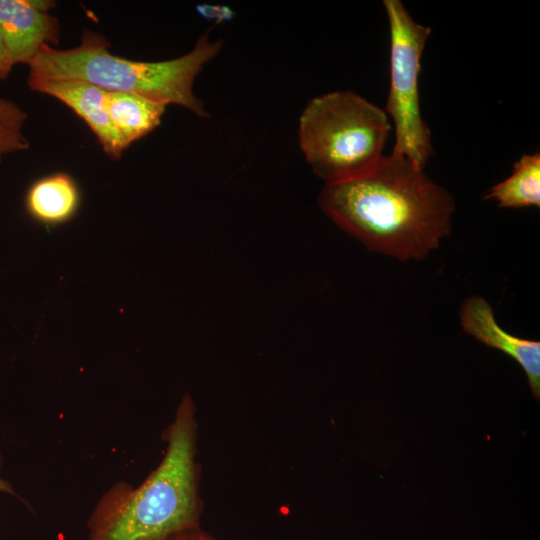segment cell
<instances>
[{"mask_svg":"<svg viewBox=\"0 0 540 540\" xmlns=\"http://www.w3.org/2000/svg\"><path fill=\"white\" fill-rule=\"evenodd\" d=\"M13 63L0 32V81L4 80L10 73Z\"/></svg>","mask_w":540,"mask_h":540,"instance_id":"obj_15","label":"cell"},{"mask_svg":"<svg viewBox=\"0 0 540 540\" xmlns=\"http://www.w3.org/2000/svg\"><path fill=\"white\" fill-rule=\"evenodd\" d=\"M485 199L504 208L540 206V154H524L514 163L512 174L494 185Z\"/></svg>","mask_w":540,"mask_h":540,"instance_id":"obj_11","label":"cell"},{"mask_svg":"<svg viewBox=\"0 0 540 540\" xmlns=\"http://www.w3.org/2000/svg\"><path fill=\"white\" fill-rule=\"evenodd\" d=\"M26 119L22 108L0 96V162L6 155L29 149L23 130Z\"/></svg>","mask_w":540,"mask_h":540,"instance_id":"obj_12","label":"cell"},{"mask_svg":"<svg viewBox=\"0 0 540 540\" xmlns=\"http://www.w3.org/2000/svg\"><path fill=\"white\" fill-rule=\"evenodd\" d=\"M164 439L162 460L140 485L121 481L102 495L87 523L88 540H167L200 527L198 424L190 394L181 399Z\"/></svg>","mask_w":540,"mask_h":540,"instance_id":"obj_2","label":"cell"},{"mask_svg":"<svg viewBox=\"0 0 540 540\" xmlns=\"http://www.w3.org/2000/svg\"><path fill=\"white\" fill-rule=\"evenodd\" d=\"M462 330L484 345L512 357L524 370L530 391L540 399V342L514 336L497 323L492 306L481 296L473 295L461 305Z\"/></svg>","mask_w":540,"mask_h":540,"instance_id":"obj_7","label":"cell"},{"mask_svg":"<svg viewBox=\"0 0 540 540\" xmlns=\"http://www.w3.org/2000/svg\"><path fill=\"white\" fill-rule=\"evenodd\" d=\"M167 540H218L201 527L189 529L180 533H177Z\"/></svg>","mask_w":540,"mask_h":540,"instance_id":"obj_14","label":"cell"},{"mask_svg":"<svg viewBox=\"0 0 540 540\" xmlns=\"http://www.w3.org/2000/svg\"><path fill=\"white\" fill-rule=\"evenodd\" d=\"M47 0H0V32L13 65L29 64L39 50L58 44L59 21Z\"/></svg>","mask_w":540,"mask_h":540,"instance_id":"obj_6","label":"cell"},{"mask_svg":"<svg viewBox=\"0 0 540 540\" xmlns=\"http://www.w3.org/2000/svg\"><path fill=\"white\" fill-rule=\"evenodd\" d=\"M196 10L203 18L216 24L229 21L234 17V11L224 5L202 4L198 5Z\"/></svg>","mask_w":540,"mask_h":540,"instance_id":"obj_13","label":"cell"},{"mask_svg":"<svg viewBox=\"0 0 540 540\" xmlns=\"http://www.w3.org/2000/svg\"><path fill=\"white\" fill-rule=\"evenodd\" d=\"M80 204V191L75 180L63 172L36 180L25 197L27 213L45 225H60L69 221Z\"/></svg>","mask_w":540,"mask_h":540,"instance_id":"obj_9","label":"cell"},{"mask_svg":"<svg viewBox=\"0 0 540 540\" xmlns=\"http://www.w3.org/2000/svg\"><path fill=\"white\" fill-rule=\"evenodd\" d=\"M391 131L386 112L351 91L313 98L299 119V144L325 184L350 180L375 167Z\"/></svg>","mask_w":540,"mask_h":540,"instance_id":"obj_4","label":"cell"},{"mask_svg":"<svg viewBox=\"0 0 540 540\" xmlns=\"http://www.w3.org/2000/svg\"><path fill=\"white\" fill-rule=\"evenodd\" d=\"M166 106L163 103L124 92L107 91L104 97L105 110L127 147L160 125Z\"/></svg>","mask_w":540,"mask_h":540,"instance_id":"obj_10","label":"cell"},{"mask_svg":"<svg viewBox=\"0 0 540 540\" xmlns=\"http://www.w3.org/2000/svg\"><path fill=\"white\" fill-rule=\"evenodd\" d=\"M319 205L369 251L421 260L451 233L454 197L421 168L390 154L365 174L325 184Z\"/></svg>","mask_w":540,"mask_h":540,"instance_id":"obj_1","label":"cell"},{"mask_svg":"<svg viewBox=\"0 0 540 540\" xmlns=\"http://www.w3.org/2000/svg\"><path fill=\"white\" fill-rule=\"evenodd\" d=\"M208 34L209 31L203 34L183 56L148 62L113 55L104 36L85 29L80 44L74 48L43 46L28 64V77L87 82L106 91L135 94L165 105L176 104L199 117H207L193 85L204 65L222 47L220 39L211 40Z\"/></svg>","mask_w":540,"mask_h":540,"instance_id":"obj_3","label":"cell"},{"mask_svg":"<svg viewBox=\"0 0 540 540\" xmlns=\"http://www.w3.org/2000/svg\"><path fill=\"white\" fill-rule=\"evenodd\" d=\"M0 464H1V454H0ZM0 491L7 492L12 495H16L12 486L1 477H0Z\"/></svg>","mask_w":540,"mask_h":540,"instance_id":"obj_16","label":"cell"},{"mask_svg":"<svg viewBox=\"0 0 540 540\" xmlns=\"http://www.w3.org/2000/svg\"><path fill=\"white\" fill-rule=\"evenodd\" d=\"M27 83L31 90L61 101L81 117L109 157L119 159L128 148L105 110L106 90L87 82L73 80L28 77Z\"/></svg>","mask_w":540,"mask_h":540,"instance_id":"obj_8","label":"cell"},{"mask_svg":"<svg viewBox=\"0 0 540 540\" xmlns=\"http://www.w3.org/2000/svg\"><path fill=\"white\" fill-rule=\"evenodd\" d=\"M390 30V90L386 114L392 119V153L425 168L433 155L430 130L420 111L421 56L431 28L417 23L400 0H384Z\"/></svg>","mask_w":540,"mask_h":540,"instance_id":"obj_5","label":"cell"}]
</instances>
